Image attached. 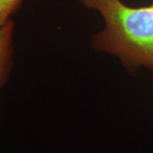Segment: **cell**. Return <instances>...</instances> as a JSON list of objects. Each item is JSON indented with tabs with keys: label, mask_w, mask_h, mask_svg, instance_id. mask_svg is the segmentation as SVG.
<instances>
[{
	"label": "cell",
	"mask_w": 153,
	"mask_h": 153,
	"mask_svg": "<svg viewBox=\"0 0 153 153\" xmlns=\"http://www.w3.org/2000/svg\"><path fill=\"white\" fill-rule=\"evenodd\" d=\"M15 22L11 19L0 28V90L10 75L14 60Z\"/></svg>",
	"instance_id": "cell-2"
},
{
	"label": "cell",
	"mask_w": 153,
	"mask_h": 153,
	"mask_svg": "<svg viewBox=\"0 0 153 153\" xmlns=\"http://www.w3.org/2000/svg\"><path fill=\"white\" fill-rule=\"evenodd\" d=\"M98 11L105 27L95 34L91 47L118 57L128 70L145 66L153 71V4L140 8L121 0H79Z\"/></svg>",
	"instance_id": "cell-1"
},
{
	"label": "cell",
	"mask_w": 153,
	"mask_h": 153,
	"mask_svg": "<svg viewBox=\"0 0 153 153\" xmlns=\"http://www.w3.org/2000/svg\"><path fill=\"white\" fill-rule=\"evenodd\" d=\"M24 0H0V28L11 20Z\"/></svg>",
	"instance_id": "cell-3"
}]
</instances>
